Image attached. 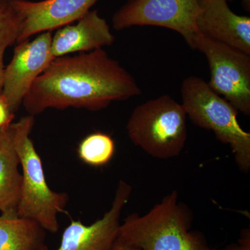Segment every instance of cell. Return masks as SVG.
<instances>
[{"instance_id": "cell-1", "label": "cell", "mask_w": 250, "mask_h": 250, "mask_svg": "<svg viewBox=\"0 0 250 250\" xmlns=\"http://www.w3.org/2000/svg\"><path fill=\"white\" fill-rule=\"evenodd\" d=\"M141 93L134 77L101 48L54 59L34 82L22 104L32 116L49 108L97 111Z\"/></svg>"}, {"instance_id": "cell-2", "label": "cell", "mask_w": 250, "mask_h": 250, "mask_svg": "<svg viewBox=\"0 0 250 250\" xmlns=\"http://www.w3.org/2000/svg\"><path fill=\"white\" fill-rule=\"evenodd\" d=\"M192 222L191 210L174 190L146 214L128 215L118 238L140 250H216L203 233L190 230Z\"/></svg>"}, {"instance_id": "cell-3", "label": "cell", "mask_w": 250, "mask_h": 250, "mask_svg": "<svg viewBox=\"0 0 250 250\" xmlns=\"http://www.w3.org/2000/svg\"><path fill=\"white\" fill-rule=\"evenodd\" d=\"M34 125V116L29 115L11 125L22 170L17 216L33 220L46 231L56 233L59 230V215L65 211L69 197L65 192L54 191L47 184L42 160L30 138Z\"/></svg>"}, {"instance_id": "cell-4", "label": "cell", "mask_w": 250, "mask_h": 250, "mask_svg": "<svg viewBox=\"0 0 250 250\" xmlns=\"http://www.w3.org/2000/svg\"><path fill=\"white\" fill-rule=\"evenodd\" d=\"M181 94L182 106L190 121L213 131L220 142L229 146L239 170L248 173L250 134L240 126L238 110L200 77H187L182 82Z\"/></svg>"}, {"instance_id": "cell-5", "label": "cell", "mask_w": 250, "mask_h": 250, "mask_svg": "<svg viewBox=\"0 0 250 250\" xmlns=\"http://www.w3.org/2000/svg\"><path fill=\"white\" fill-rule=\"evenodd\" d=\"M187 118L182 104L163 95L136 107L126 130L135 146L152 157L168 159L179 156L185 147Z\"/></svg>"}, {"instance_id": "cell-6", "label": "cell", "mask_w": 250, "mask_h": 250, "mask_svg": "<svg viewBox=\"0 0 250 250\" xmlns=\"http://www.w3.org/2000/svg\"><path fill=\"white\" fill-rule=\"evenodd\" d=\"M192 49L205 54L209 67L208 84L246 116L250 115V55L201 34Z\"/></svg>"}, {"instance_id": "cell-7", "label": "cell", "mask_w": 250, "mask_h": 250, "mask_svg": "<svg viewBox=\"0 0 250 250\" xmlns=\"http://www.w3.org/2000/svg\"><path fill=\"white\" fill-rule=\"evenodd\" d=\"M199 0H128L115 13L112 22L116 30L134 26H155L176 31L193 47L200 34L196 26Z\"/></svg>"}, {"instance_id": "cell-8", "label": "cell", "mask_w": 250, "mask_h": 250, "mask_svg": "<svg viewBox=\"0 0 250 250\" xmlns=\"http://www.w3.org/2000/svg\"><path fill=\"white\" fill-rule=\"evenodd\" d=\"M52 38V31H44L33 40L18 43L11 62L5 67L1 94L14 113L36 79L55 59Z\"/></svg>"}, {"instance_id": "cell-9", "label": "cell", "mask_w": 250, "mask_h": 250, "mask_svg": "<svg viewBox=\"0 0 250 250\" xmlns=\"http://www.w3.org/2000/svg\"><path fill=\"white\" fill-rule=\"evenodd\" d=\"M132 187L125 181L118 184L110 209L90 225L72 220L62 233L60 246L55 250H112L118 238L121 217L129 201ZM44 250H49L48 247Z\"/></svg>"}, {"instance_id": "cell-10", "label": "cell", "mask_w": 250, "mask_h": 250, "mask_svg": "<svg viewBox=\"0 0 250 250\" xmlns=\"http://www.w3.org/2000/svg\"><path fill=\"white\" fill-rule=\"evenodd\" d=\"M98 0H12L21 18L16 44L44 31H52L78 21Z\"/></svg>"}, {"instance_id": "cell-11", "label": "cell", "mask_w": 250, "mask_h": 250, "mask_svg": "<svg viewBox=\"0 0 250 250\" xmlns=\"http://www.w3.org/2000/svg\"><path fill=\"white\" fill-rule=\"evenodd\" d=\"M199 32L250 55V18L235 14L228 0H199Z\"/></svg>"}, {"instance_id": "cell-12", "label": "cell", "mask_w": 250, "mask_h": 250, "mask_svg": "<svg viewBox=\"0 0 250 250\" xmlns=\"http://www.w3.org/2000/svg\"><path fill=\"white\" fill-rule=\"evenodd\" d=\"M107 22L97 10L89 11L75 24L59 28L52 36L51 49L55 58L76 52H92L114 42Z\"/></svg>"}, {"instance_id": "cell-13", "label": "cell", "mask_w": 250, "mask_h": 250, "mask_svg": "<svg viewBox=\"0 0 250 250\" xmlns=\"http://www.w3.org/2000/svg\"><path fill=\"white\" fill-rule=\"evenodd\" d=\"M19 166L10 126L0 146V213L3 216H17L22 182Z\"/></svg>"}, {"instance_id": "cell-14", "label": "cell", "mask_w": 250, "mask_h": 250, "mask_svg": "<svg viewBox=\"0 0 250 250\" xmlns=\"http://www.w3.org/2000/svg\"><path fill=\"white\" fill-rule=\"evenodd\" d=\"M46 231L33 220L0 215V250H44Z\"/></svg>"}, {"instance_id": "cell-15", "label": "cell", "mask_w": 250, "mask_h": 250, "mask_svg": "<svg viewBox=\"0 0 250 250\" xmlns=\"http://www.w3.org/2000/svg\"><path fill=\"white\" fill-rule=\"evenodd\" d=\"M115 149L114 141L109 135L95 132L81 141L77 153L81 160L87 165L100 167L111 161Z\"/></svg>"}, {"instance_id": "cell-16", "label": "cell", "mask_w": 250, "mask_h": 250, "mask_svg": "<svg viewBox=\"0 0 250 250\" xmlns=\"http://www.w3.org/2000/svg\"><path fill=\"white\" fill-rule=\"evenodd\" d=\"M21 31V18L12 0H0V94L2 92L4 53L16 43Z\"/></svg>"}, {"instance_id": "cell-17", "label": "cell", "mask_w": 250, "mask_h": 250, "mask_svg": "<svg viewBox=\"0 0 250 250\" xmlns=\"http://www.w3.org/2000/svg\"><path fill=\"white\" fill-rule=\"evenodd\" d=\"M14 118L15 113L2 94H0V129H8L12 124Z\"/></svg>"}, {"instance_id": "cell-18", "label": "cell", "mask_w": 250, "mask_h": 250, "mask_svg": "<svg viewBox=\"0 0 250 250\" xmlns=\"http://www.w3.org/2000/svg\"><path fill=\"white\" fill-rule=\"evenodd\" d=\"M222 250H250V228L243 229L238 240L225 246Z\"/></svg>"}, {"instance_id": "cell-19", "label": "cell", "mask_w": 250, "mask_h": 250, "mask_svg": "<svg viewBox=\"0 0 250 250\" xmlns=\"http://www.w3.org/2000/svg\"><path fill=\"white\" fill-rule=\"evenodd\" d=\"M140 250L138 248H134V247L130 246L125 242L122 241L119 238L116 240L114 246H113V250Z\"/></svg>"}, {"instance_id": "cell-20", "label": "cell", "mask_w": 250, "mask_h": 250, "mask_svg": "<svg viewBox=\"0 0 250 250\" xmlns=\"http://www.w3.org/2000/svg\"><path fill=\"white\" fill-rule=\"evenodd\" d=\"M8 129H9V128H8ZM8 129H0V146H1L3 141H4L5 136H6V133H7Z\"/></svg>"}, {"instance_id": "cell-21", "label": "cell", "mask_w": 250, "mask_h": 250, "mask_svg": "<svg viewBox=\"0 0 250 250\" xmlns=\"http://www.w3.org/2000/svg\"><path fill=\"white\" fill-rule=\"evenodd\" d=\"M228 1H233V0H228Z\"/></svg>"}]
</instances>
